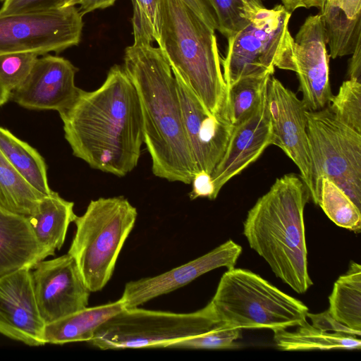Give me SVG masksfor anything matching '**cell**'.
<instances>
[{"label": "cell", "instance_id": "6da1fadb", "mask_svg": "<svg viewBox=\"0 0 361 361\" xmlns=\"http://www.w3.org/2000/svg\"><path fill=\"white\" fill-rule=\"evenodd\" d=\"M59 114L73 155L91 168L123 177L137 166L144 143L142 118L123 66H112L98 89H80Z\"/></svg>", "mask_w": 361, "mask_h": 361}, {"label": "cell", "instance_id": "7a4b0ae2", "mask_svg": "<svg viewBox=\"0 0 361 361\" xmlns=\"http://www.w3.org/2000/svg\"><path fill=\"white\" fill-rule=\"evenodd\" d=\"M123 69L136 90L142 118L144 143L154 176L191 184L196 174L184 128L177 83L159 47L126 49Z\"/></svg>", "mask_w": 361, "mask_h": 361}, {"label": "cell", "instance_id": "3957f363", "mask_svg": "<svg viewBox=\"0 0 361 361\" xmlns=\"http://www.w3.org/2000/svg\"><path fill=\"white\" fill-rule=\"evenodd\" d=\"M310 199L301 178H277L248 211L243 234L274 274L296 293L312 285L307 269L304 210Z\"/></svg>", "mask_w": 361, "mask_h": 361}, {"label": "cell", "instance_id": "277c9868", "mask_svg": "<svg viewBox=\"0 0 361 361\" xmlns=\"http://www.w3.org/2000/svg\"><path fill=\"white\" fill-rule=\"evenodd\" d=\"M163 56L207 111L228 118V88L215 30L183 0H159ZM229 121V120H228Z\"/></svg>", "mask_w": 361, "mask_h": 361}, {"label": "cell", "instance_id": "5b68a950", "mask_svg": "<svg viewBox=\"0 0 361 361\" xmlns=\"http://www.w3.org/2000/svg\"><path fill=\"white\" fill-rule=\"evenodd\" d=\"M220 323L237 329L273 331L307 321V307L250 270L228 269L209 302Z\"/></svg>", "mask_w": 361, "mask_h": 361}, {"label": "cell", "instance_id": "8992f818", "mask_svg": "<svg viewBox=\"0 0 361 361\" xmlns=\"http://www.w3.org/2000/svg\"><path fill=\"white\" fill-rule=\"evenodd\" d=\"M137 216V209L122 196L91 200L85 213L76 216L68 253L91 292L101 290L110 280Z\"/></svg>", "mask_w": 361, "mask_h": 361}, {"label": "cell", "instance_id": "52a82bcc", "mask_svg": "<svg viewBox=\"0 0 361 361\" xmlns=\"http://www.w3.org/2000/svg\"><path fill=\"white\" fill-rule=\"evenodd\" d=\"M219 324L209 303L190 313L124 307L103 323L89 342L101 350L166 348Z\"/></svg>", "mask_w": 361, "mask_h": 361}, {"label": "cell", "instance_id": "ba28073f", "mask_svg": "<svg viewBox=\"0 0 361 361\" xmlns=\"http://www.w3.org/2000/svg\"><path fill=\"white\" fill-rule=\"evenodd\" d=\"M291 12L282 4L260 9L250 23L228 38L226 56L221 58L227 88L240 78L275 67L291 71L294 38L288 25Z\"/></svg>", "mask_w": 361, "mask_h": 361}, {"label": "cell", "instance_id": "9c48e42d", "mask_svg": "<svg viewBox=\"0 0 361 361\" xmlns=\"http://www.w3.org/2000/svg\"><path fill=\"white\" fill-rule=\"evenodd\" d=\"M307 133L313 167L314 197L318 204L321 181L327 178L361 209V134L328 106L307 111Z\"/></svg>", "mask_w": 361, "mask_h": 361}, {"label": "cell", "instance_id": "30bf717a", "mask_svg": "<svg viewBox=\"0 0 361 361\" xmlns=\"http://www.w3.org/2000/svg\"><path fill=\"white\" fill-rule=\"evenodd\" d=\"M82 27L75 6L0 15V54L59 53L79 44Z\"/></svg>", "mask_w": 361, "mask_h": 361}, {"label": "cell", "instance_id": "8fae6325", "mask_svg": "<svg viewBox=\"0 0 361 361\" xmlns=\"http://www.w3.org/2000/svg\"><path fill=\"white\" fill-rule=\"evenodd\" d=\"M267 103L271 124V145L281 148L295 163L312 200L313 167L307 110L302 99L273 75L267 84Z\"/></svg>", "mask_w": 361, "mask_h": 361}, {"label": "cell", "instance_id": "7c38bea8", "mask_svg": "<svg viewBox=\"0 0 361 361\" xmlns=\"http://www.w3.org/2000/svg\"><path fill=\"white\" fill-rule=\"evenodd\" d=\"M32 270L35 295L45 324L87 307L91 291L70 254L43 259Z\"/></svg>", "mask_w": 361, "mask_h": 361}, {"label": "cell", "instance_id": "4fadbf2b", "mask_svg": "<svg viewBox=\"0 0 361 361\" xmlns=\"http://www.w3.org/2000/svg\"><path fill=\"white\" fill-rule=\"evenodd\" d=\"M326 45L320 14L309 16L294 38L291 66L297 74L302 101L307 111L327 106L333 97Z\"/></svg>", "mask_w": 361, "mask_h": 361}, {"label": "cell", "instance_id": "5bb4252c", "mask_svg": "<svg viewBox=\"0 0 361 361\" xmlns=\"http://www.w3.org/2000/svg\"><path fill=\"white\" fill-rule=\"evenodd\" d=\"M173 74L196 173L211 174L226 151L233 126L225 117L209 113L180 75Z\"/></svg>", "mask_w": 361, "mask_h": 361}, {"label": "cell", "instance_id": "9a60e30c", "mask_svg": "<svg viewBox=\"0 0 361 361\" xmlns=\"http://www.w3.org/2000/svg\"><path fill=\"white\" fill-rule=\"evenodd\" d=\"M45 322L37 304L31 270L0 276V334L30 346L46 344Z\"/></svg>", "mask_w": 361, "mask_h": 361}, {"label": "cell", "instance_id": "2e32d148", "mask_svg": "<svg viewBox=\"0 0 361 361\" xmlns=\"http://www.w3.org/2000/svg\"><path fill=\"white\" fill-rule=\"evenodd\" d=\"M77 71L63 57H38L26 80L11 92L10 98L26 109L60 112L79 94L80 89L75 84Z\"/></svg>", "mask_w": 361, "mask_h": 361}, {"label": "cell", "instance_id": "e0dca14e", "mask_svg": "<svg viewBox=\"0 0 361 361\" xmlns=\"http://www.w3.org/2000/svg\"><path fill=\"white\" fill-rule=\"evenodd\" d=\"M241 252V246L230 239L204 255L163 274L128 282L120 300L125 308L139 307L213 269L222 267L234 268Z\"/></svg>", "mask_w": 361, "mask_h": 361}, {"label": "cell", "instance_id": "ac0fdd59", "mask_svg": "<svg viewBox=\"0 0 361 361\" xmlns=\"http://www.w3.org/2000/svg\"><path fill=\"white\" fill-rule=\"evenodd\" d=\"M271 145V124L266 90L252 114L233 126L226 151L210 174L216 197L229 180L255 162Z\"/></svg>", "mask_w": 361, "mask_h": 361}, {"label": "cell", "instance_id": "d6986e66", "mask_svg": "<svg viewBox=\"0 0 361 361\" xmlns=\"http://www.w3.org/2000/svg\"><path fill=\"white\" fill-rule=\"evenodd\" d=\"M49 256L51 253L37 240L26 216L0 208V276L32 270Z\"/></svg>", "mask_w": 361, "mask_h": 361}, {"label": "cell", "instance_id": "ffe728a7", "mask_svg": "<svg viewBox=\"0 0 361 361\" xmlns=\"http://www.w3.org/2000/svg\"><path fill=\"white\" fill-rule=\"evenodd\" d=\"M73 207V202L52 191L44 196L35 211L27 216L37 240L52 255L63 245L68 226L77 216Z\"/></svg>", "mask_w": 361, "mask_h": 361}, {"label": "cell", "instance_id": "44dd1931", "mask_svg": "<svg viewBox=\"0 0 361 361\" xmlns=\"http://www.w3.org/2000/svg\"><path fill=\"white\" fill-rule=\"evenodd\" d=\"M123 305L115 302L85 307L51 323L46 324L44 338L47 343L63 345L78 341H90L97 329L118 313Z\"/></svg>", "mask_w": 361, "mask_h": 361}, {"label": "cell", "instance_id": "7402d4cb", "mask_svg": "<svg viewBox=\"0 0 361 361\" xmlns=\"http://www.w3.org/2000/svg\"><path fill=\"white\" fill-rule=\"evenodd\" d=\"M297 326L293 331L286 329L274 331L277 348L285 351L361 348V341L357 336L324 331L307 321Z\"/></svg>", "mask_w": 361, "mask_h": 361}, {"label": "cell", "instance_id": "603a6c76", "mask_svg": "<svg viewBox=\"0 0 361 361\" xmlns=\"http://www.w3.org/2000/svg\"><path fill=\"white\" fill-rule=\"evenodd\" d=\"M0 152L9 164L37 191L48 195L49 186L45 161L39 152L0 126Z\"/></svg>", "mask_w": 361, "mask_h": 361}, {"label": "cell", "instance_id": "cb8c5ba5", "mask_svg": "<svg viewBox=\"0 0 361 361\" xmlns=\"http://www.w3.org/2000/svg\"><path fill=\"white\" fill-rule=\"evenodd\" d=\"M331 314L339 322L361 332V267L352 262L334 283L329 298Z\"/></svg>", "mask_w": 361, "mask_h": 361}, {"label": "cell", "instance_id": "d4e9b609", "mask_svg": "<svg viewBox=\"0 0 361 361\" xmlns=\"http://www.w3.org/2000/svg\"><path fill=\"white\" fill-rule=\"evenodd\" d=\"M319 13L323 20L330 57L351 55L361 46V13L355 18H349L341 9L326 1Z\"/></svg>", "mask_w": 361, "mask_h": 361}, {"label": "cell", "instance_id": "484cf974", "mask_svg": "<svg viewBox=\"0 0 361 361\" xmlns=\"http://www.w3.org/2000/svg\"><path fill=\"white\" fill-rule=\"evenodd\" d=\"M45 195L35 189L0 152V208L28 216Z\"/></svg>", "mask_w": 361, "mask_h": 361}, {"label": "cell", "instance_id": "4316f807", "mask_svg": "<svg viewBox=\"0 0 361 361\" xmlns=\"http://www.w3.org/2000/svg\"><path fill=\"white\" fill-rule=\"evenodd\" d=\"M273 73L243 77L228 87V118L234 126L249 117L258 106Z\"/></svg>", "mask_w": 361, "mask_h": 361}, {"label": "cell", "instance_id": "83f0119b", "mask_svg": "<svg viewBox=\"0 0 361 361\" xmlns=\"http://www.w3.org/2000/svg\"><path fill=\"white\" fill-rule=\"evenodd\" d=\"M337 226L360 233V209L337 185L327 178L321 181L318 204Z\"/></svg>", "mask_w": 361, "mask_h": 361}, {"label": "cell", "instance_id": "f1b7e54d", "mask_svg": "<svg viewBox=\"0 0 361 361\" xmlns=\"http://www.w3.org/2000/svg\"><path fill=\"white\" fill-rule=\"evenodd\" d=\"M218 21V31L227 39L245 27L265 8V0H209Z\"/></svg>", "mask_w": 361, "mask_h": 361}, {"label": "cell", "instance_id": "f546056e", "mask_svg": "<svg viewBox=\"0 0 361 361\" xmlns=\"http://www.w3.org/2000/svg\"><path fill=\"white\" fill-rule=\"evenodd\" d=\"M134 45H152L160 40L159 0H130Z\"/></svg>", "mask_w": 361, "mask_h": 361}, {"label": "cell", "instance_id": "4dcf8cb0", "mask_svg": "<svg viewBox=\"0 0 361 361\" xmlns=\"http://www.w3.org/2000/svg\"><path fill=\"white\" fill-rule=\"evenodd\" d=\"M327 106L338 120L361 134V82L344 81Z\"/></svg>", "mask_w": 361, "mask_h": 361}, {"label": "cell", "instance_id": "1f68e13d", "mask_svg": "<svg viewBox=\"0 0 361 361\" xmlns=\"http://www.w3.org/2000/svg\"><path fill=\"white\" fill-rule=\"evenodd\" d=\"M241 337V329L220 324L197 336L174 341L169 348L179 349H234L238 348L235 341Z\"/></svg>", "mask_w": 361, "mask_h": 361}, {"label": "cell", "instance_id": "d6a6232c", "mask_svg": "<svg viewBox=\"0 0 361 361\" xmlns=\"http://www.w3.org/2000/svg\"><path fill=\"white\" fill-rule=\"evenodd\" d=\"M38 56L34 52L1 54L0 85L11 93L26 80Z\"/></svg>", "mask_w": 361, "mask_h": 361}, {"label": "cell", "instance_id": "836d02e7", "mask_svg": "<svg viewBox=\"0 0 361 361\" xmlns=\"http://www.w3.org/2000/svg\"><path fill=\"white\" fill-rule=\"evenodd\" d=\"M61 0H4L0 15L47 11L59 7Z\"/></svg>", "mask_w": 361, "mask_h": 361}, {"label": "cell", "instance_id": "e575fe53", "mask_svg": "<svg viewBox=\"0 0 361 361\" xmlns=\"http://www.w3.org/2000/svg\"><path fill=\"white\" fill-rule=\"evenodd\" d=\"M307 317L312 321V326L324 331L360 336L361 332L355 331L337 321L329 310L318 314L307 312Z\"/></svg>", "mask_w": 361, "mask_h": 361}, {"label": "cell", "instance_id": "d590c367", "mask_svg": "<svg viewBox=\"0 0 361 361\" xmlns=\"http://www.w3.org/2000/svg\"><path fill=\"white\" fill-rule=\"evenodd\" d=\"M191 183L192 190L189 195L191 200L198 197H207L209 200L216 198L210 174L205 172L197 173L195 175Z\"/></svg>", "mask_w": 361, "mask_h": 361}, {"label": "cell", "instance_id": "8d00e7d4", "mask_svg": "<svg viewBox=\"0 0 361 361\" xmlns=\"http://www.w3.org/2000/svg\"><path fill=\"white\" fill-rule=\"evenodd\" d=\"M208 26L218 30L215 11L209 0H183Z\"/></svg>", "mask_w": 361, "mask_h": 361}, {"label": "cell", "instance_id": "74e56055", "mask_svg": "<svg viewBox=\"0 0 361 361\" xmlns=\"http://www.w3.org/2000/svg\"><path fill=\"white\" fill-rule=\"evenodd\" d=\"M333 6L341 9L345 16L351 19L361 13V0H325Z\"/></svg>", "mask_w": 361, "mask_h": 361}, {"label": "cell", "instance_id": "f35d334b", "mask_svg": "<svg viewBox=\"0 0 361 361\" xmlns=\"http://www.w3.org/2000/svg\"><path fill=\"white\" fill-rule=\"evenodd\" d=\"M116 0H79L78 11L82 16L97 9L111 6Z\"/></svg>", "mask_w": 361, "mask_h": 361}, {"label": "cell", "instance_id": "ab89813d", "mask_svg": "<svg viewBox=\"0 0 361 361\" xmlns=\"http://www.w3.org/2000/svg\"><path fill=\"white\" fill-rule=\"evenodd\" d=\"M351 55L347 71L348 79L361 82V46H359Z\"/></svg>", "mask_w": 361, "mask_h": 361}, {"label": "cell", "instance_id": "60d3db41", "mask_svg": "<svg viewBox=\"0 0 361 361\" xmlns=\"http://www.w3.org/2000/svg\"><path fill=\"white\" fill-rule=\"evenodd\" d=\"M281 1L285 8L292 13L300 8L315 7L319 9L325 0H281Z\"/></svg>", "mask_w": 361, "mask_h": 361}, {"label": "cell", "instance_id": "b9f144b4", "mask_svg": "<svg viewBox=\"0 0 361 361\" xmlns=\"http://www.w3.org/2000/svg\"><path fill=\"white\" fill-rule=\"evenodd\" d=\"M11 93L0 85V106L10 99Z\"/></svg>", "mask_w": 361, "mask_h": 361}, {"label": "cell", "instance_id": "7bdbcfd3", "mask_svg": "<svg viewBox=\"0 0 361 361\" xmlns=\"http://www.w3.org/2000/svg\"><path fill=\"white\" fill-rule=\"evenodd\" d=\"M79 0H61L59 7H66L71 6H76Z\"/></svg>", "mask_w": 361, "mask_h": 361}, {"label": "cell", "instance_id": "ee69618b", "mask_svg": "<svg viewBox=\"0 0 361 361\" xmlns=\"http://www.w3.org/2000/svg\"><path fill=\"white\" fill-rule=\"evenodd\" d=\"M4 1V0H0V1Z\"/></svg>", "mask_w": 361, "mask_h": 361}]
</instances>
